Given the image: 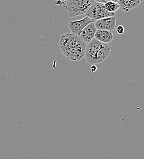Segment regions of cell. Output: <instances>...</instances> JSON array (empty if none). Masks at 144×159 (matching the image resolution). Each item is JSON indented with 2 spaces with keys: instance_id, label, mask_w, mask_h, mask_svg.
Wrapping results in <instances>:
<instances>
[{
  "instance_id": "cell-15",
  "label": "cell",
  "mask_w": 144,
  "mask_h": 159,
  "mask_svg": "<svg viewBox=\"0 0 144 159\" xmlns=\"http://www.w3.org/2000/svg\"><path fill=\"white\" fill-rule=\"evenodd\" d=\"M0 159H11L10 158H9V157H7V158H1Z\"/></svg>"
},
{
  "instance_id": "cell-5",
  "label": "cell",
  "mask_w": 144,
  "mask_h": 159,
  "mask_svg": "<svg viewBox=\"0 0 144 159\" xmlns=\"http://www.w3.org/2000/svg\"><path fill=\"white\" fill-rule=\"evenodd\" d=\"M95 23V21L85 16L82 19L76 21H71L68 24L71 33L79 36L83 30L90 23Z\"/></svg>"
},
{
  "instance_id": "cell-8",
  "label": "cell",
  "mask_w": 144,
  "mask_h": 159,
  "mask_svg": "<svg viewBox=\"0 0 144 159\" xmlns=\"http://www.w3.org/2000/svg\"><path fill=\"white\" fill-rule=\"evenodd\" d=\"M143 0H118V4L120 8L124 12H128L138 6H139Z\"/></svg>"
},
{
  "instance_id": "cell-4",
  "label": "cell",
  "mask_w": 144,
  "mask_h": 159,
  "mask_svg": "<svg viewBox=\"0 0 144 159\" xmlns=\"http://www.w3.org/2000/svg\"><path fill=\"white\" fill-rule=\"evenodd\" d=\"M85 16L95 21L104 18L115 16V13L108 12L105 9L104 4L95 2L86 13Z\"/></svg>"
},
{
  "instance_id": "cell-6",
  "label": "cell",
  "mask_w": 144,
  "mask_h": 159,
  "mask_svg": "<svg viewBox=\"0 0 144 159\" xmlns=\"http://www.w3.org/2000/svg\"><path fill=\"white\" fill-rule=\"evenodd\" d=\"M116 20L117 18L115 16H113L95 21L94 23L96 30L112 31L115 29Z\"/></svg>"
},
{
  "instance_id": "cell-11",
  "label": "cell",
  "mask_w": 144,
  "mask_h": 159,
  "mask_svg": "<svg viewBox=\"0 0 144 159\" xmlns=\"http://www.w3.org/2000/svg\"><path fill=\"white\" fill-rule=\"evenodd\" d=\"M70 0H57L55 2V4L58 5V6H62V5L64 6Z\"/></svg>"
},
{
  "instance_id": "cell-13",
  "label": "cell",
  "mask_w": 144,
  "mask_h": 159,
  "mask_svg": "<svg viewBox=\"0 0 144 159\" xmlns=\"http://www.w3.org/2000/svg\"><path fill=\"white\" fill-rule=\"evenodd\" d=\"M118 0H95V2H98V3H101V4H105L107 2H110V1H112V2H118Z\"/></svg>"
},
{
  "instance_id": "cell-10",
  "label": "cell",
  "mask_w": 144,
  "mask_h": 159,
  "mask_svg": "<svg viewBox=\"0 0 144 159\" xmlns=\"http://www.w3.org/2000/svg\"><path fill=\"white\" fill-rule=\"evenodd\" d=\"M105 9L109 12L115 13V12L120 9L119 4L118 2H115L112 1L107 2L105 4H104Z\"/></svg>"
},
{
  "instance_id": "cell-12",
  "label": "cell",
  "mask_w": 144,
  "mask_h": 159,
  "mask_svg": "<svg viewBox=\"0 0 144 159\" xmlns=\"http://www.w3.org/2000/svg\"><path fill=\"white\" fill-rule=\"evenodd\" d=\"M124 31V29L123 26L119 25V26L117 28V33L118 34H123Z\"/></svg>"
},
{
  "instance_id": "cell-2",
  "label": "cell",
  "mask_w": 144,
  "mask_h": 159,
  "mask_svg": "<svg viewBox=\"0 0 144 159\" xmlns=\"http://www.w3.org/2000/svg\"><path fill=\"white\" fill-rule=\"evenodd\" d=\"M111 51L112 47L110 45L94 38L86 45L85 58L88 64L96 65L106 60Z\"/></svg>"
},
{
  "instance_id": "cell-14",
  "label": "cell",
  "mask_w": 144,
  "mask_h": 159,
  "mask_svg": "<svg viewBox=\"0 0 144 159\" xmlns=\"http://www.w3.org/2000/svg\"><path fill=\"white\" fill-rule=\"evenodd\" d=\"M97 70V67L95 65H91V66L90 67V70L91 73H95Z\"/></svg>"
},
{
  "instance_id": "cell-9",
  "label": "cell",
  "mask_w": 144,
  "mask_h": 159,
  "mask_svg": "<svg viewBox=\"0 0 144 159\" xmlns=\"http://www.w3.org/2000/svg\"><path fill=\"white\" fill-rule=\"evenodd\" d=\"M94 38L102 43L107 44L108 43L112 42L114 39V34L112 32L110 31L97 30Z\"/></svg>"
},
{
  "instance_id": "cell-7",
  "label": "cell",
  "mask_w": 144,
  "mask_h": 159,
  "mask_svg": "<svg viewBox=\"0 0 144 159\" xmlns=\"http://www.w3.org/2000/svg\"><path fill=\"white\" fill-rule=\"evenodd\" d=\"M96 28L94 23L88 25L79 34V37L85 43H88L91 40L94 39L95 34L96 31Z\"/></svg>"
},
{
  "instance_id": "cell-3",
  "label": "cell",
  "mask_w": 144,
  "mask_h": 159,
  "mask_svg": "<svg viewBox=\"0 0 144 159\" xmlns=\"http://www.w3.org/2000/svg\"><path fill=\"white\" fill-rule=\"evenodd\" d=\"M94 2L95 0H70L64 5V7L69 17L74 18L85 15Z\"/></svg>"
},
{
  "instance_id": "cell-1",
  "label": "cell",
  "mask_w": 144,
  "mask_h": 159,
  "mask_svg": "<svg viewBox=\"0 0 144 159\" xmlns=\"http://www.w3.org/2000/svg\"><path fill=\"white\" fill-rule=\"evenodd\" d=\"M86 43L79 36L72 33L63 34L60 40V47L63 55L72 62L81 61L85 57Z\"/></svg>"
}]
</instances>
